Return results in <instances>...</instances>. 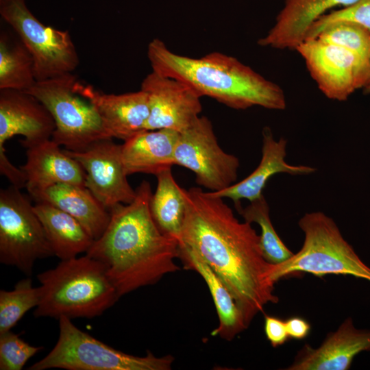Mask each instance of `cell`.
I'll return each mask as SVG.
<instances>
[{
  "label": "cell",
  "mask_w": 370,
  "mask_h": 370,
  "mask_svg": "<svg viewBox=\"0 0 370 370\" xmlns=\"http://www.w3.org/2000/svg\"><path fill=\"white\" fill-rule=\"evenodd\" d=\"M40 299V286L34 287L27 278L17 282L11 291H0V334L11 330L23 315L36 308Z\"/></svg>",
  "instance_id": "4316f807"
},
{
  "label": "cell",
  "mask_w": 370,
  "mask_h": 370,
  "mask_svg": "<svg viewBox=\"0 0 370 370\" xmlns=\"http://www.w3.org/2000/svg\"><path fill=\"white\" fill-rule=\"evenodd\" d=\"M298 224L304 233L303 246L287 260L272 264L271 278L274 283L299 272L317 277L349 275L370 282V267L343 238L330 217L321 212L306 213Z\"/></svg>",
  "instance_id": "5b68a950"
},
{
  "label": "cell",
  "mask_w": 370,
  "mask_h": 370,
  "mask_svg": "<svg viewBox=\"0 0 370 370\" xmlns=\"http://www.w3.org/2000/svg\"><path fill=\"white\" fill-rule=\"evenodd\" d=\"M147 57L153 71L180 80L201 97L212 98L229 108L282 110L286 107L280 86L233 56L217 51L200 58L182 56L154 38L148 45Z\"/></svg>",
  "instance_id": "3957f363"
},
{
  "label": "cell",
  "mask_w": 370,
  "mask_h": 370,
  "mask_svg": "<svg viewBox=\"0 0 370 370\" xmlns=\"http://www.w3.org/2000/svg\"><path fill=\"white\" fill-rule=\"evenodd\" d=\"M77 80L69 73L38 81L25 91L51 114L56 124L51 139L71 151H82L98 141L112 138L94 107L76 92Z\"/></svg>",
  "instance_id": "52a82bcc"
},
{
  "label": "cell",
  "mask_w": 370,
  "mask_h": 370,
  "mask_svg": "<svg viewBox=\"0 0 370 370\" xmlns=\"http://www.w3.org/2000/svg\"><path fill=\"white\" fill-rule=\"evenodd\" d=\"M186 214L179 245L195 250L226 285L249 325L269 303L276 304L272 264L263 256L260 236L241 223L222 198L199 187L184 188Z\"/></svg>",
  "instance_id": "6da1fadb"
},
{
  "label": "cell",
  "mask_w": 370,
  "mask_h": 370,
  "mask_svg": "<svg viewBox=\"0 0 370 370\" xmlns=\"http://www.w3.org/2000/svg\"><path fill=\"white\" fill-rule=\"evenodd\" d=\"M60 146L51 138L26 149L27 161L21 168L25 173L26 188L32 197L56 184L85 186L84 169Z\"/></svg>",
  "instance_id": "ac0fdd59"
},
{
  "label": "cell",
  "mask_w": 370,
  "mask_h": 370,
  "mask_svg": "<svg viewBox=\"0 0 370 370\" xmlns=\"http://www.w3.org/2000/svg\"><path fill=\"white\" fill-rule=\"evenodd\" d=\"M315 38L344 47L366 60L370 50V32L356 23L339 21L325 27Z\"/></svg>",
  "instance_id": "83f0119b"
},
{
  "label": "cell",
  "mask_w": 370,
  "mask_h": 370,
  "mask_svg": "<svg viewBox=\"0 0 370 370\" xmlns=\"http://www.w3.org/2000/svg\"><path fill=\"white\" fill-rule=\"evenodd\" d=\"M37 279L40 299L34 312L36 317L92 319L120 297L105 266L87 254L61 260Z\"/></svg>",
  "instance_id": "277c9868"
},
{
  "label": "cell",
  "mask_w": 370,
  "mask_h": 370,
  "mask_svg": "<svg viewBox=\"0 0 370 370\" xmlns=\"http://www.w3.org/2000/svg\"><path fill=\"white\" fill-rule=\"evenodd\" d=\"M34 206L11 185L0 191V262L27 276L36 260L53 256Z\"/></svg>",
  "instance_id": "9c48e42d"
},
{
  "label": "cell",
  "mask_w": 370,
  "mask_h": 370,
  "mask_svg": "<svg viewBox=\"0 0 370 370\" xmlns=\"http://www.w3.org/2000/svg\"><path fill=\"white\" fill-rule=\"evenodd\" d=\"M112 139L98 141L82 151L64 150L82 166L85 186L108 211L118 204L131 203L136 195L127 179L121 145Z\"/></svg>",
  "instance_id": "7c38bea8"
},
{
  "label": "cell",
  "mask_w": 370,
  "mask_h": 370,
  "mask_svg": "<svg viewBox=\"0 0 370 370\" xmlns=\"http://www.w3.org/2000/svg\"><path fill=\"white\" fill-rule=\"evenodd\" d=\"M295 50L328 99L345 101L368 79V62L344 47L313 38L304 40Z\"/></svg>",
  "instance_id": "8fae6325"
},
{
  "label": "cell",
  "mask_w": 370,
  "mask_h": 370,
  "mask_svg": "<svg viewBox=\"0 0 370 370\" xmlns=\"http://www.w3.org/2000/svg\"><path fill=\"white\" fill-rule=\"evenodd\" d=\"M362 352H370V330L356 329L347 318L318 348L305 345L286 369L347 370Z\"/></svg>",
  "instance_id": "2e32d148"
},
{
  "label": "cell",
  "mask_w": 370,
  "mask_h": 370,
  "mask_svg": "<svg viewBox=\"0 0 370 370\" xmlns=\"http://www.w3.org/2000/svg\"><path fill=\"white\" fill-rule=\"evenodd\" d=\"M76 92L97 111L110 136L124 141L145 130L149 115L147 93L140 89L123 94H106L77 80Z\"/></svg>",
  "instance_id": "9a60e30c"
},
{
  "label": "cell",
  "mask_w": 370,
  "mask_h": 370,
  "mask_svg": "<svg viewBox=\"0 0 370 370\" xmlns=\"http://www.w3.org/2000/svg\"><path fill=\"white\" fill-rule=\"evenodd\" d=\"M0 14L31 53L37 82L73 73L78 66L79 58L69 32L41 23L25 0H0Z\"/></svg>",
  "instance_id": "ba28073f"
},
{
  "label": "cell",
  "mask_w": 370,
  "mask_h": 370,
  "mask_svg": "<svg viewBox=\"0 0 370 370\" xmlns=\"http://www.w3.org/2000/svg\"><path fill=\"white\" fill-rule=\"evenodd\" d=\"M42 349V347L29 345L11 330L0 334V369L21 370Z\"/></svg>",
  "instance_id": "f1b7e54d"
},
{
  "label": "cell",
  "mask_w": 370,
  "mask_h": 370,
  "mask_svg": "<svg viewBox=\"0 0 370 370\" xmlns=\"http://www.w3.org/2000/svg\"><path fill=\"white\" fill-rule=\"evenodd\" d=\"M179 258L184 269L198 273L209 288L219 320L212 335L226 341L232 340L248 325L232 293L201 256L190 247L179 245Z\"/></svg>",
  "instance_id": "7402d4cb"
},
{
  "label": "cell",
  "mask_w": 370,
  "mask_h": 370,
  "mask_svg": "<svg viewBox=\"0 0 370 370\" xmlns=\"http://www.w3.org/2000/svg\"><path fill=\"white\" fill-rule=\"evenodd\" d=\"M136 191L131 203L109 211L106 230L86 253L105 266L119 297L180 270L177 241L162 234L151 214L149 182L143 181Z\"/></svg>",
  "instance_id": "7a4b0ae2"
},
{
  "label": "cell",
  "mask_w": 370,
  "mask_h": 370,
  "mask_svg": "<svg viewBox=\"0 0 370 370\" xmlns=\"http://www.w3.org/2000/svg\"><path fill=\"white\" fill-rule=\"evenodd\" d=\"M264 328L266 337L273 347L284 344L289 338L285 321L279 317L266 315Z\"/></svg>",
  "instance_id": "4dcf8cb0"
},
{
  "label": "cell",
  "mask_w": 370,
  "mask_h": 370,
  "mask_svg": "<svg viewBox=\"0 0 370 370\" xmlns=\"http://www.w3.org/2000/svg\"><path fill=\"white\" fill-rule=\"evenodd\" d=\"M56 129L49 110L35 97L21 90L0 89V147L21 135L27 149L51 139Z\"/></svg>",
  "instance_id": "5bb4252c"
},
{
  "label": "cell",
  "mask_w": 370,
  "mask_h": 370,
  "mask_svg": "<svg viewBox=\"0 0 370 370\" xmlns=\"http://www.w3.org/2000/svg\"><path fill=\"white\" fill-rule=\"evenodd\" d=\"M339 21L356 23L370 32V0H358L344 8L323 14L312 25L305 40L315 38L328 25Z\"/></svg>",
  "instance_id": "f546056e"
},
{
  "label": "cell",
  "mask_w": 370,
  "mask_h": 370,
  "mask_svg": "<svg viewBox=\"0 0 370 370\" xmlns=\"http://www.w3.org/2000/svg\"><path fill=\"white\" fill-rule=\"evenodd\" d=\"M358 0H285L268 33L258 40L261 47L295 49L302 43L312 25L335 6H349Z\"/></svg>",
  "instance_id": "d6986e66"
},
{
  "label": "cell",
  "mask_w": 370,
  "mask_h": 370,
  "mask_svg": "<svg viewBox=\"0 0 370 370\" xmlns=\"http://www.w3.org/2000/svg\"><path fill=\"white\" fill-rule=\"evenodd\" d=\"M180 133L175 130H145L121 145L122 159L127 175H156L174 165V151Z\"/></svg>",
  "instance_id": "ffe728a7"
},
{
  "label": "cell",
  "mask_w": 370,
  "mask_h": 370,
  "mask_svg": "<svg viewBox=\"0 0 370 370\" xmlns=\"http://www.w3.org/2000/svg\"><path fill=\"white\" fill-rule=\"evenodd\" d=\"M32 198L36 201L47 202L72 216L94 241L102 235L110 219L108 210L84 186L56 184Z\"/></svg>",
  "instance_id": "44dd1931"
},
{
  "label": "cell",
  "mask_w": 370,
  "mask_h": 370,
  "mask_svg": "<svg viewBox=\"0 0 370 370\" xmlns=\"http://www.w3.org/2000/svg\"><path fill=\"white\" fill-rule=\"evenodd\" d=\"M368 64H369V77L365 85L362 88L364 90V93L365 94H370V50H369V58H368Z\"/></svg>",
  "instance_id": "836d02e7"
},
{
  "label": "cell",
  "mask_w": 370,
  "mask_h": 370,
  "mask_svg": "<svg viewBox=\"0 0 370 370\" xmlns=\"http://www.w3.org/2000/svg\"><path fill=\"white\" fill-rule=\"evenodd\" d=\"M0 173L18 189L26 188L27 177L23 169L16 167L7 157L4 146L0 147Z\"/></svg>",
  "instance_id": "1f68e13d"
},
{
  "label": "cell",
  "mask_w": 370,
  "mask_h": 370,
  "mask_svg": "<svg viewBox=\"0 0 370 370\" xmlns=\"http://www.w3.org/2000/svg\"><path fill=\"white\" fill-rule=\"evenodd\" d=\"M174 164L193 171L198 185L214 192L234 184L240 163L236 156L221 149L209 119L200 116L180 133Z\"/></svg>",
  "instance_id": "30bf717a"
},
{
  "label": "cell",
  "mask_w": 370,
  "mask_h": 370,
  "mask_svg": "<svg viewBox=\"0 0 370 370\" xmlns=\"http://www.w3.org/2000/svg\"><path fill=\"white\" fill-rule=\"evenodd\" d=\"M262 158L256 169L247 177L229 187L210 195L220 198H229L236 208L241 206L242 199L253 201L263 195L262 190L269 178L278 173H285L292 175H309L315 168L306 165L288 164L286 156L287 141L284 138L276 140L269 127L262 130Z\"/></svg>",
  "instance_id": "e0dca14e"
},
{
  "label": "cell",
  "mask_w": 370,
  "mask_h": 370,
  "mask_svg": "<svg viewBox=\"0 0 370 370\" xmlns=\"http://www.w3.org/2000/svg\"><path fill=\"white\" fill-rule=\"evenodd\" d=\"M156 177L157 186L149 202L151 214L161 232L179 244L186 214L184 188L175 180L171 169Z\"/></svg>",
  "instance_id": "cb8c5ba5"
},
{
  "label": "cell",
  "mask_w": 370,
  "mask_h": 370,
  "mask_svg": "<svg viewBox=\"0 0 370 370\" xmlns=\"http://www.w3.org/2000/svg\"><path fill=\"white\" fill-rule=\"evenodd\" d=\"M34 209L47 235L54 256L60 260L86 253L94 242L81 223L66 212L45 201Z\"/></svg>",
  "instance_id": "603a6c76"
},
{
  "label": "cell",
  "mask_w": 370,
  "mask_h": 370,
  "mask_svg": "<svg viewBox=\"0 0 370 370\" xmlns=\"http://www.w3.org/2000/svg\"><path fill=\"white\" fill-rule=\"evenodd\" d=\"M59 336L53 348L29 370L53 368L66 370H169L174 358L157 357L148 352L145 356L124 353L94 338L75 326L71 319L61 317Z\"/></svg>",
  "instance_id": "8992f818"
},
{
  "label": "cell",
  "mask_w": 370,
  "mask_h": 370,
  "mask_svg": "<svg viewBox=\"0 0 370 370\" xmlns=\"http://www.w3.org/2000/svg\"><path fill=\"white\" fill-rule=\"evenodd\" d=\"M33 58L18 38L0 36V89L27 91L36 82Z\"/></svg>",
  "instance_id": "d4e9b609"
},
{
  "label": "cell",
  "mask_w": 370,
  "mask_h": 370,
  "mask_svg": "<svg viewBox=\"0 0 370 370\" xmlns=\"http://www.w3.org/2000/svg\"><path fill=\"white\" fill-rule=\"evenodd\" d=\"M285 323L289 338L296 340H302L307 337L311 329L310 323L299 317H289Z\"/></svg>",
  "instance_id": "d6a6232c"
},
{
  "label": "cell",
  "mask_w": 370,
  "mask_h": 370,
  "mask_svg": "<svg viewBox=\"0 0 370 370\" xmlns=\"http://www.w3.org/2000/svg\"><path fill=\"white\" fill-rule=\"evenodd\" d=\"M245 221L256 223L261 230L260 245L265 260L277 264L290 258L293 253L276 233L269 217V207L264 195L251 201L245 208H236Z\"/></svg>",
  "instance_id": "484cf974"
},
{
  "label": "cell",
  "mask_w": 370,
  "mask_h": 370,
  "mask_svg": "<svg viewBox=\"0 0 370 370\" xmlns=\"http://www.w3.org/2000/svg\"><path fill=\"white\" fill-rule=\"evenodd\" d=\"M140 89L147 93L149 115L145 129H168L179 133L189 127L202 111L201 97L187 84L151 71Z\"/></svg>",
  "instance_id": "4fadbf2b"
}]
</instances>
